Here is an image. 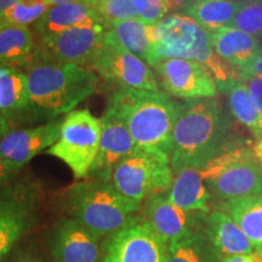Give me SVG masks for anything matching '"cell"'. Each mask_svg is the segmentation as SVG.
Instances as JSON below:
<instances>
[{
    "mask_svg": "<svg viewBox=\"0 0 262 262\" xmlns=\"http://www.w3.org/2000/svg\"><path fill=\"white\" fill-rule=\"evenodd\" d=\"M232 124L216 97L180 103L170 155L172 172L183 168L201 170L234 142Z\"/></svg>",
    "mask_w": 262,
    "mask_h": 262,
    "instance_id": "1",
    "label": "cell"
},
{
    "mask_svg": "<svg viewBox=\"0 0 262 262\" xmlns=\"http://www.w3.org/2000/svg\"><path fill=\"white\" fill-rule=\"evenodd\" d=\"M150 66L166 58L195 61L210 72L222 93L241 80L237 70L212 49L209 32L186 14L165 16L150 27Z\"/></svg>",
    "mask_w": 262,
    "mask_h": 262,
    "instance_id": "2",
    "label": "cell"
},
{
    "mask_svg": "<svg viewBox=\"0 0 262 262\" xmlns=\"http://www.w3.org/2000/svg\"><path fill=\"white\" fill-rule=\"evenodd\" d=\"M180 103L162 91L120 88L111 95L108 107L125 123L137 147L171 155L172 134Z\"/></svg>",
    "mask_w": 262,
    "mask_h": 262,
    "instance_id": "3",
    "label": "cell"
},
{
    "mask_svg": "<svg viewBox=\"0 0 262 262\" xmlns=\"http://www.w3.org/2000/svg\"><path fill=\"white\" fill-rule=\"evenodd\" d=\"M32 114L35 119H50L70 113L97 89L93 71L78 64L34 62L27 72Z\"/></svg>",
    "mask_w": 262,
    "mask_h": 262,
    "instance_id": "4",
    "label": "cell"
},
{
    "mask_svg": "<svg viewBox=\"0 0 262 262\" xmlns=\"http://www.w3.org/2000/svg\"><path fill=\"white\" fill-rule=\"evenodd\" d=\"M64 208L101 239L122 229L135 217L140 204L119 193L112 182L90 180L75 183L64 192Z\"/></svg>",
    "mask_w": 262,
    "mask_h": 262,
    "instance_id": "5",
    "label": "cell"
},
{
    "mask_svg": "<svg viewBox=\"0 0 262 262\" xmlns=\"http://www.w3.org/2000/svg\"><path fill=\"white\" fill-rule=\"evenodd\" d=\"M201 173L209 192L221 203L262 195V152L254 141H234Z\"/></svg>",
    "mask_w": 262,
    "mask_h": 262,
    "instance_id": "6",
    "label": "cell"
},
{
    "mask_svg": "<svg viewBox=\"0 0 262 262\" xmlns=\"http://www.w3.org/2000/svg\"><path fill=\"white\" fill-rule=\"evenodd\" d=\"M170 156L159 149L137 147L117 164L111 182L119 193L141 204L171 186Z\"/></svg>",
    "mask_w": 262,
    "mask_h": 262,
    "instance_id": "7",
    "label": "cell"
},
{
    "mask_svg": "<svg viewBox=\"0 0 262 262\" xmlns=\"http://www.w3.org/2000/svg\"><path fill=\"white\" fill-rule=\"evenodd\" d=\"M101 139V122L89 110L72 111L61 126V136L48 155L61 159L72 170L74 178H89L96 159Z\"/></svg>",
    "mask_w": 262,
    "mask_h": 262,
    "instance_id": "8",
    "label": "cell"
},
{
    "mask_svg": "<svg viewBox=\"0 0 262 262\" xmlns=\"http://www.w3.org/2000/svg\"><path fill=\"white\" fill-rule=\"evenodd\" d=\"M39 196L33 185L14 181L0 188V261L37 224Z\"/></svg>",
    "mask_w": 262,
    "mask_h": 262,
    "instance_id": "9",
    "label": "cell"
},
{
    "mask_svg": "<svg viewBox=\"0 0 262 262\" xmlns=\"http://www.w3.org/2000/svg\"><path fill=\"white\" fill-rule=\"evenodd\" d=\"M91 67L107 80L136 90L162 91L155 72L148 63L118 44L112 38H104L90 61Z\"/></svg>",
    "mask_w": 262,
    "mask_h": 262,
    "instance_id": "10",
    "label": "cell"
},
{
    "mask_svg": "<svg viewBox=\"0 0 262 262\" xmlns=\"http://www.w3.org/2000/svg\"><path fill=\"white\" fill-rule=\"evenodd\" d=\"M166 245L143 216H135L122 229L107 237L101 262H164Z\"/></svg>",
    "mask_w": 262,
    "mask_h": 262,
    "instance_id": "11",
    "label": "cell"
},
{
    "mask_svg": "<svg viewBox=\"0 0 262 262\" xmlns=\"http://www.w3.org/2000/svg\"><path fill=\"white\" fill-rule=\"evenodd\" d=\"M104 26L77 27L55 34L40 37L37 52L38 58L60 64L90 63L95 51L102 44Z\"/></svg>",
    "mask_w": 262,
    "mask_h": 262,
    "instance_id": "12",
    "label": "cell"
},
{
    "mask_svg": "<svg viewBox=\"0 0 262 262\" xmlns=\"http://www.w3.org/2000/svg\"><path fill=\"white\" fill-rule=\"evenodd\" d=\"M166 93L183 100L217 96L215 78L204 66L195 61L166 58L152 66Z\"/></svg>",
    "mask_w": 262,
    "mask_h": 262,
    "instance_id": "13",
    "label": "cell"
},
{
    "mask_svg": "<svg viewBox=\"0 0 262 262\" xmlns=\"http://www.w3.org/2000/svg\"><path fill=\"white\" fill-rule=\"evenodd\" d=\"M101 139L96 159L91 166L89 176L93 180L111 182L113 170L136 148V143L129 133L125 123L112 108L107 107L100 119Z\"/></svg>",
    "mask_w": 262,
    "mask_h": 262,
    "instance_id": "14",
    "label": "cell"
},
{
    "mask_svg": "<svg viewBox=\"0 0 262 262\" xmlns=\"http://www.w3.org/2000/svg\"><path fill=\"white\" fill-rule=\"evenodd\" d=\"M101 238L72 217L61 219L52 228L49 247L55 262H97Z\"/></svg>",
    "mask_w": 262,
    "mask_h": 262,
    "instance_id": "15",
    "label": "cell"
},
{
    "mask_svg": "<svg viewBox=\"0 0 262 262\" xmlns=\"http://www.w3.org/2000/svg\"><path fill=\"white\" fill-rule=\"evenodd\" d=\"M62 123L63 119H55L31 129L10 131L0 139V153L9 163L22 169L35 156L57 142Z\"/></svg>",
    "mask_w": 262,
    "mask_h": 262,
    "instance_id": "16",
    "label": "cell"
},
{
    "mask_svg": "<svg viewBox=\"0 0 262 262\" xmlns=\"http://www.w3.org/2000/svg\"><path fill=\"white\" fill-rule=\"evenodd\" d=\"M143 219L166 248L194 234L189 212L172 204L168 196L160 193L149 196L146 201Z\"/></svg>",
    "mask_w": 262,
    "mask_h": 262,
    "instance_id": "17",
    "label": "cell"
},
{
    "mask_svg": "<svg viewBox=\"0 0 262 262\" xmlns=\"http://www.w3.org/2000/svg\"><path fill=\"white\" fill-rule=\"evenodd\" d=\"M104 26L103 18L86 2L50 6L47 14L34 25L39 37L55 34L71 28Z\"/></svg>",
    "mask_w": 262,
    "mask_h": 262,
    "instance_id": "18",
    "label": "cell"
},
{
    "mask_svg": "<svg viewBox=\"0 0 262 262\" xmlns=\"http://www.w3.org/2000/svg\"><path fill=\"white\" fill-rule=\"evenodd\" d=\"M205 233L216 251L224 256L254 253L243 229L225 211L214 210L205 216Z\"/></svg>",
    "mask_w": 262,
    "mask_h": 262,
    "instance_id": "19",
    "label": "cell"
},
{
    "mask_svg": "<svg viewBox=\"0 0 262 262\" xmlns=\"http://www.w3.org/2000/svg\"><path fill=\"white\" fill-rule=\"evenodd\" d=\"M175 173L170 186L168 199L186 212H199L208 215L210 212L211 194L206 187L201 170L183 168Z\"/></svg>",
    "mask_w": 262,
    "mask_h": 262,
    "instance_id": "20",
    "label": "cell"
},
{
    "mask_svg": "<svg viewBox=\"0 0 262 262\" xmlns=\"http://www.w3.org/2000/svg\"><path fill=\"white\" fill-rule=\"evenodd\" d=\"M216 54L229 66L238 70L249 63L262 49L260 39L234 27H224L209 32Z\"/></svg>",
    "mask_w": 262,
    "mask_h": 262,
    "instance_id": "21",
    "label": "cell"
},
{
    "mask_svg": "<svg viewBox=\"0 0 262 262\" xmlns=\"http://www.w3.org/2000/svg\"><path fill=\"white\" fill-rule=\"evenodd\" d=\"M0 112L8 118L33 116L27 74L14 67H0Z\"/></svg>",
    "mask_w": 262,
    "mask_h": 262,
    "instance_id": "22",
    "label": "cell"
},
{
    "mask_svg": "<svg viewBox=\"0 0 262 262\" xmlns=\"http://www.w3.org/2000/svg\"><path fill=\"white\" fill-rule=\"evenodd\" d=\"M220 210L237 222L253 248L262 254V195L222 202Z\"/></svg>",
    "mask_w": 262,
    "mask_h": 262,
    "instance_id": "23",
    "label": "cell"
},
{
    "mask_svg": "<svg viewBox=\"0 0 262 262\" xmlns=\"http://www.w3.org/2000/svg\"><path fill=\"white\" fill-rule=\"evenodd\" d=\"M150 27L140 18L124 19L108 25L106 35L149 64L152 51Z\"/></svg>",
    "mask_w": 262,
    "mask_h": 262,
    "instance_id": "24",
    "label": "cell"
},
{
    "mask_svg": "<svg viewBox=\"0 0 262 262\" xmlns=\"http://www.w3.org/2000/svg\"><path fill=\"white\" fill-rule=\"evenodd\" d=\"M244 0H195L185 10L186 15L194 19L208 32L231 27Z\"/></svg>",
    "mask_w": 262,
    "mask_h": 262,
    "instance_id": "25",
    "label": "cell"
},
{
    "mask_svg": "<svg viewBox=\"0 0 262 262\" xmlns=\"http://www.w3.org/2000/svg\"><path fill=\"white\" fill-rule=\"evenodd\" d=\"M226 94L232 116L250 131L254 142L262 152V113L251 101L247 85L239 80Z\"/></svg>",
    "mask_w": 262,
    "mask_h": 262,
    "instance_id": "26",
    "label": "cell"
},
{
    "mask_svg": "<svg viewBox=\"0 0 262 262\" xmlns=\"http://www.w3.org/2000/svg\"><path fill=\"white\" fill-rule=\"evenodd\" d=\"M34 40L27 27L6 25L0 29V64H24L33 56Z\"/></svg>",
    "mask_w": 262,
    "mask_h": 262,
    "instance_id": "27",
    "label": "cell"
},
{
    "mask_svg": "<svg viewBox=\"0 0 262 262\" xmlns=\"http://www.w3.org/2000/svg\"><path fill=\"white\" fill-rule=\"evenodd\" d=\"M164 262H211V258L204 239L194 233L166 248Z\"/></svg>",
    "mask_w": 262,
    "mask_h": 262,
    "instance_id": "28",
    "label": "cell"
},
{
    "mask_svg": "<svg viewBox=\"0 0 262 262\" xmlns=\"http://www.w3.org/2000/svg\"><path fill=\"white\" fill-rule=\"evenodd\" d=\"M49 9L50 5L44 0H24L6 10L2 17L6 25L27 27L29 25L37 24Z\"/></svg>",
    "mask_w": 262,
    "mask_h": 262,
    "instance_id": "29",
    "label": "cell"
},
{
    "mask_svg": "<svg viewBox=\"0 0 262 262\" xmlns=\"http://www.w3.org/2000/svg\"><path fill=\"white\" fill-rule=\"evenodd\" d=\"M103 18L106 26L113 22L139 17L134 0H85Z\"/></svg>",
    "mask_w": 262,
    "mask_h": 262,
    "instance_id": "30",
    "label": "cell"
},
{
    "mask_svg": "<svg viewBox=\"0 0 262 262\" xmlns=\"http://www.w3.org/2000/svg\"><path fill=\"white\" fill-rule=\"evenodd\" d=\"M231 27L262 38V0H244Z\"/></svg>",
    "mask_w": 262,
    "mask_h": 262,
    "instance_id": "31",
    "label": "cell"
},
{
    "mask_svg": "<svg viewBox=\"0 0 262 262\" xmlns=\"http://www.w3.org/2000/svg\"><path fill=\"white\" fill-rule=\"evenodd\" d=\"M134 3L139 11L137 18L149 26L158 24L169 12L164 0H134Z\"/></svg>",
    "mask_w": 262,
    "mask_h": 262,
    "instance_id": "32",
    "label": "cell"
},
{
    "mask_svg": "<svg viewBox=\"0 0 262 262\" xmlns=\"http://www.w3.org/2000/svg\"><path fill=\"white\" fill-rule=\"evenodd\" d=\"M238 74L241 80L248 79V78H261L262 79V49L249 63L239 68Z\"/></svg>",
    "mask_w": 262,
    "mask_h": 262,
    "instance_id": "33",
    "label": "cell"
},
{
    "mask_svg": "<svg viewBox=\"0 0 262 262\" xmlns=\"http://www.w3.org/2000/svg\"><path fill=\"white\" fill-rule=\"evenodd\" d=\"M19 170L21 169L16 168L15 165L9 163L0 153V188L14 182Z\"/></svg>",
    "mask_w": 262,
    "mask_h": 262,
    "instance_id": "34",
    "label": "cell"
},
{
    "mask_svg": "<svg viewBox=\"0 0 262 262\" xmlns=\"http://www.w3.org/2000/svg\"><path fill=\"white\" fill-rule=\"evenodd\" d=\"M0 262H44L41 257L33 251L15 248Z\"/></svg>",
    "mask_w": 262,
    "mask_h": 262,
    "instance_id": "35",
    "label": "cell"
},
{
    "mask_svg": "<svg viewBox=\"0 0 262 262\" xmlns=\"http://www.w3.org/2000/svg\"><path fill=\"white\" fill-rule=\"evenodd\" d=\"M242 81H244V84L247 85L251 101L262 113V79L261 78H248Z\"/></svg>",
    "mask_w": 262,
    "mask_h": 262,
    "instance_id": "36",
    "label": "cell"
},
{
    "mask_svg": "<svg viewBox=\"0 0 262 262\" xmlns=\"http://www.w3.org/2000/svg\"><path fill=\"white\" fill-rule=\"evenodd\" d=\"M221 262H262V254L254 251L248 255H233V256H224Z\"/></svg>",
    "mask_w": 262,
    "mask_h": 262,
    "instance_id": "37",
    "label": "cell"
},
{
    "mask_svg": "<svg viewBox=\"0 0 262 262\" xmlns=\"http://www.w3.org/2000/svg\"><path fill=\"white\" fill-rule=\"evenodd\" d=\"M166 6H168L169 11L170 10H176V9H187L191 6L195 0H164Z\"/></svg>",
    "mask_w": 262,
    "mask_h": 262,
    "instance_id": "38",
    "label": "cell"
},
{
    "mask_svg": "<svg viewBox=\"0 0 262 262\" xmlns=\"http://www.w3.org/2000/svg\"><path fill=\"white\" fill-rule=\"evenodd\" d=\"M10 131H11V126H10L8 118L0 112V139L4 137L5 135H8Z\"/></svg>",
    "mask_w": 262,
    "mask_h": 262,
    "instance_id": "39",
    "label": "cell"
},
{
    "mask_svg": "<svg viewBox=\"0 0 262 262\" xmlns=\"http://www.w3.org/2000/svg\"><path fill=\"white\" fill-rule=\"evenodd\" d=\"M21 2H24V0H0V16L4 14L6 10Z\"/></svg>",
    "mask_w": 262,
    "mask_h": 262,
    "instance_id": "40",
    "label": "cell"
},
{
    "mask_svg": "<svg viewBox=\"0 0 262 262\" xmlns=\"http://www.w3.org/2000/svg\"><path fill=\"white\" fill-rule=\"evenodd\" d=\"M44 2H47L50 6H54V5H61V4H70V3L85 2V0H44Z\"/></svg>",
    "mask_w": 262,
    "mask_h": 262,
    "instance_id": "41",
    "label": "cell"
},
{
    "mask_svg": "<svg viewBox=\"0 0 262 262\" xmlns=\"http://www.w3.org/2000/svg\"><path fill=\"white\" fill-rule=\"evenodd\" d=\"M5 26H6L5 21H4V19H3L2 16H0V29H2L3 27H5Z\"/></svg>",
    "mask_w": 262,
    "mask_h": 262,
    "instance_id": "42",
    "label": "cell"
}]
</instances>
